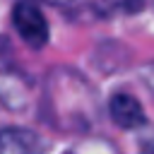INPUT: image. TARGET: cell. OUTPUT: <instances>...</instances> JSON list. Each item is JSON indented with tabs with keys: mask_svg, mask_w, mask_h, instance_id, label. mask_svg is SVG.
I'll use <instances>...</instances> for the list:
<instances>
[{
	"mask_svg": "<svg viewBox=\"0 0 154 154\" xmlns=\"http://www.w3.org/2000/svg\"><path fill=\"white\" fill-rule=\"evenodd\" d=\"M142 79H144V82H147V87L154 91V63L142 67Z\"/></svg>",
	"mask_w": 154,
	"mask_h": 154,
	"instance_id": "8992f818",
	"label": "cell"
},
{
	"mask_svg": "<svg viewBox=\"0 0 154 154\" xmlns=\"http://www.w3.org/2000/svg\"><path fill=\"white\" fill-rule=\"evenodd\" d=\"M48 2H53V5H55V2H60V5H65V2H75V0H48Z\"/></svg>",
	"mask_w": 154,
	"mask_h": 154,
	"instance_id": "52a82bcc",
	"label": "cell"
},
{
	"mask_svg": "<svg viewBox=\"0 0 154 154\" xmlns=\"http://www.w3.org/2000/svg\"><path fill=\"white\" fill-rule=\"evenodd\" d=\"M0 154H43V142L34 130L26 128H2L0 130Z\"/></svg>",
	"mask_w": 154,
	"mask_h": 154,
	"instance_id": "3957f363",
	"label": "cell"
},
{
	"mask_svg": "<svg viewBox=\"0 0 154 154\" xmlns=\"http://www.w3.org/2000/svg\"><path fill=\"white\" fill-rule=\"evenodd\" d=\"M108 111H111L113 123L125 128V130H135V128H142L147 123L142 103L130 94H113L111 103H108Z\"/></svg>",
	"mask_w": 154,
	"mask_h": 154,
	"instance_id": "7a4b0ae2",
	"label": "cell"
},
{
	"mask_svg": "<svg viewBox=\"0 0 154 154\" xmlns=\"http://www.w3.org/2000/svg\"><path fill=\"white\" fill-rule=\"evenodd\" d=\"M10 60H12V46H10L7 36L0 34V67L10 65Z\"/></svg>",
	"mask_w": 154,
	"mask_h": 154,
	"instance_id": "277c9868",
	"label": "cell"
},
{
	"mask_svg": "<svg viewBox=\"0 0 154 154\" xmlns=\"http://www.w3.org/2000/svg\"><path fill=\"white\" fill-rule=\"evenodd\" d=\"M12 24L26 46L43 48L48 43V22L31 0H19L12 7Z\"/></svg>",
	"mask_w": 154,
	"mask_h": 154,
	"instance_id": "6da1fadb",
	"label": "cell"
},
{
	"mask_svg": "<svg viewBox=\"0 0 154 154\" xmlns=\"http://www.w3.org/2000/svg\"><path fill=\"white\" fill-rule=\"evenodd\" d=\"M113 2V7L116 10H128V12H132V10H140V0H111Z\"/></svg>",
	"mask_w": 154,
	"mask_h": 154,
	"instance_id": "5b68a950",
	"label": "cell"
}]
</instances>
